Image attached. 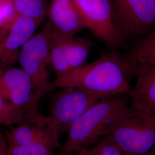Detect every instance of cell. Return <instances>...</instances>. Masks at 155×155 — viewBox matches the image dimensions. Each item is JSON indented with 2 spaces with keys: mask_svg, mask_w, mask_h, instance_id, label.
Wrapping results in <instances>:
<instances>
[{
  "mask_svg": "<svg viewBox=\"0 0 155 155\" xmlns=\"http://www.w3.org/2000/svg\"><path fill=\"white\" fill-rule=\"evenodd\" d=\"M137 62L130 52L122 54L111 51L101 54L96 61L56 77L53 89L77 87L101 99L129 94Z\"/></svg>",
  "mask_w": 155,
  "mask_h": 155,
  "instance_id": "obj_1",
  "label": "cell"
},
{
  "mask_svg": "<svg viewBox=\"0 0 155 155\" xmlns=\"http://www.w3.org/2000/svg\"><path fill=\"white\" fill-rule=\"evenodd\" d=\"M129 94L102 98L90 107L68 127L63 150L72 155L107 135L120 113L130 105Z\"/></svg>",
  "mask_w": 155,
  "mask_h": 155,
  "instance_id": "obj_2",
  "label": "cell"
},
{
  "mask_svg": "<svg viewBox=\"0 0 155 155\" xmlns=\"http://www.w3.org/2000/svg\"><path fill=\"white\" fill-rule=\"evenodd\" d=\"M106 136L125 155H155V117L130 102Z\"/></svg>",
  "mask_w": 155,
  "mask_h": 155,
  "instance_id": "obj_3",
  "label": "cell"
},
{
  "mask_svg": "<svg viewBox=\"0 0 155 155\" xmlns=\"http://www.w3.org/2000/svg\"><path fill=\"white\" fill-rule=\"evenodd\" d=\"M52 95L47 116L39 118L57 139L66 132L78 118L95 103L99 97L77 87L59 88Z\"/></svg>",
  "mask_w": 155,
  "mask_h": 155,
  "instance_id": "obj_4",
  "label": "cell"
},
{
  "mask_svg": "<svg viewBox=\"0 0 155 155\" xmlns=\"http://www.w3.org/2000/svg\"><path fill=\"white\" fill-rule=\"evenodd\" d=\"M52 40L49 31L44 27L24 45L17 61L31 78L36 92L42 97L54 90L47 70L50 66Z\"/></svg>",
  "mask_w": 155,
  "mask_h": 155,
  "instance_id": "obj_5",
  "label": "cell"
},
{
  "mask_svg": "<svg viewBox=\"0 0 155 155\" xmlns=\"http://www.w3.org/2000/svg\"><path fill=\"white\" fill-rule=\"evenodd\" d=\"M114 21L124 39L148 34L155 26V0H110Z\"/></svg>",
  "mask_w": 155,
  "mask_h": 155,
  "instance_id": "obj_6",
  "label": "cell"
},
{
  "mask_svg": "<svg viewBox=\"0 0 155 155\" xmlns=\"http://www.w3.org/2000/svg\"><path fill=\"white\" fill-rule=\"evenodd\" d=\"M86 28L110 47L122 45L125 40L114 21L110 0H73Z\"/></svg>",
  "mask_w": 155,
  "mask_h": 155,
  "instance_id": "obj_7",
  "label": "cell"
},
{
  "mask_svg": "<svg viewBox=\"0 0 155 155\" xmlns=\"http://www.w3.org/2000/svg\"><path fill=\"white\" fill-rule=\"evenodd\" d=\"M0 97L25 111L33 118L38 113V104L42 97L35 90L32 81L21 68L0 71Z\"/></svg>",
  "mask_w": 155,
  "mask_h": 155,
  "instance_id": "obj_8",
  "label": "cell"
},
{
  "mask_svg": "<svg viewBox=\"0 0 155 155\" xmlns=\"http://www.w3.org/2000/svg\"><path fill=\"white\" fill-rule=\"evenodd\" d=\"M93 45L94 43L90 40L75 36L52 39L50 66L55 72L56 77L84 64Z\"/></svg>",
  "mask_w": 155,
  "mask_h": 155,
  "instance_id": "obj_9",
  "label": "cell"
},
{
  "mask_svg": "<svg viewBox=\"0 0 155 155\" xmlns=\"http://www.w3.org/2000/svg\"><path fill=\"white\" fill-rule=\"evenodd\" d=\"M40 25L32 19L17 15L11 23L0 29V71L11 68L18 61L22 47Z\"/></svg>",
  "mask_w": 155,
  "mask_h": 155,
  "instance_id": "obj_10",
  "label": "cell"
},
{
  "mask_svg": "<svg viewBox=\"0 0 155 155\" xmlns=\"http://www.w3.org/2000/svg\"><path fill=\"white\" fill-rule=\"evenodd\" d=\"M48 16L45 27L52 39L71 38L86 28L73 0H52Z\"/></svg>",
  "mask_w": 155,
  "mask_h": 155,
  "instance_id": "obj_11",
  "label": "cell"
},
{
  "mask_svg": "<svg viewBox=\"0 0 155 155\" xmlns=\"http://www.w3.org/2000/svg\"><path fill=\"white\" fill-rule=\"evenodd\" d=\"M136 82L129 93L130 102L155 117V66L137 63Z\"/></svg>",
  "mask_w": 155,
  "mask_h": 155,
  "instance_id": "obj_12",
  "label": "cell"
},
{
  "mask_svg": "<svg viewBox=\"0 0 155 155\" xmlns=\"http://www.w3.org/2000/svg\"><path fill=\"white\" fill-rule=\"evenodd\" d=\"M38 114L32 119L6 129L5 136L8 147L27 144L49 135L56 137L41 122Z\"/></svg>",
  "mask_w": 155,
  "mask_h": 155,
  "instance_id": "obj_13",
  "label": "cell"
},
{
  "mask_svg": "<svg viewBox=\"0 0 155 155\" xmlns=\"http://www.w3.org/2000/svg\"><path fill=\"white\" fill-rule=\"evenodd\" d=\"M8 149L9 155H51L63 147L59 139L49 135L27 144L8 147Z\"/></svg>",
  "mask_w": 155,
  "mask_h": 155,
  "instance_id": "obj_14",
  "label": "cell"
},
{
  "mask_svg": "<svg viewBox=\"0 0 155 155\" xmlns=\"http://www.w3.org/2000/svg\"><path fill=\"white\" fill-rule=\"evenodd\" d=\"M18 15L32 19L41 24L48 15L47 0H13Z\"/></svg>",
  "mask_w": 155,
  "mask_h": 155,
  "instance_id": "obj_15",
  "label": "cell"
},
{
  "mask_svg": "<svg viewBox=\"0 0 155 155\" xmlns=\"http://www.w3.org/2000/svg\"><path fill=\"white\" fill-rule=\"evenodd\" d=\"M130 52L137 63L155 66V29L139 40Z\"/></svg>",
  "mask_w": 155,
  "mask_h": 155,
  "instance_id": "obj_16",
  "label": "cell"
},
{
  "mask_svg": "<svg viewBox=\"0 0 155 155\" xmlns=\"http://www.w3.org/2000/svg\"><path fill=\"white\" fill-rule=\"evenodd\" d=\"M32 119L22 109L0 97V125L11 127Z\"/></svg>",
  "mask_w": 155,
  "mask_h": 155,
  "instance_id": "obj_17",
  "label": "cell"
},
{
  "mask_svg": "<svg viewBox=\"0 0 155 155\" xmlns=\"http://www.w3.org/2000/svg\"><path fill=\"white\" fill-rule=\"evenodd\" d=\"M17 15L13 0H0V29L11 23Z\"/></svg>",
  "mask_w": 155,
  "mask_h": 155,
  "instance_id": "obj_18",
  "label": "cell"
},
{
  "mask_svg": "<svg viewBox=\"0 0 155 155\" xmlns=\"http://www.w3.org/2000/svg\"><path fill=\"white\" fill-rule=\"evenodd\" d=\"M98 155H125L121 150L109 137L101 139L95 146Z\"/></svg>",
  "mask_w": 155,
  "mask_h": 155,
  "instance_id": "obj_19",
  "label": "cell"
},
{
  "mask_svg": "<svg viewBox=\"0 0 155 155\" xmlns=\"http://www.w3.org/2000/svg\"><path fill=\"white\" fill-rule=\"evenodd\" d=\"M1 127V125H0ZM0 155H9L8 145L5 137H4L0 131Z\"/></svg>",
  "mask_w": 155,
  "mask_h": 155,
  "instance_id": "obj_20",
  "label": "cell"
},
{
  "mask_svg": "<svg viewBox=\"0 0 155 155\" xmlns=\"http://www.w3.org/2000/svg\"><path fill=\"white\" fill-rule=\"evenodd\" d=\"M72 155H98V152L96 147H94L92 148H87L79 150Z\"/></svg>",
  "mask_w": 155,
  "mask_h": 155,
  "instance_id": "obj_21",
  "label": "cell"
},
{
  "mask_svg": "<svg viewBox=\"0 0 155 155\" xmlns=\"http://www.w3.org/2000/svg\"><path fill=\"white\" fill-rule=\"evenodd\" d=\"M68 155L67 153H66L64 151H63V150H61V152H55V153H54V154H52V155Z\"/></svg>",
  "mask_w": 155,
  "mask_h": 155,
  "instance_id": "obj_22",
  "label": "cell"
}]
</instances>
